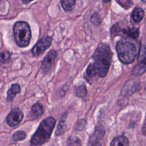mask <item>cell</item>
<instances>
[{"label": "cell", "instance_id": "cell-18", "mask_svg": "<svg viewBox=\"0 0 146 146\" xmlns=\"http://www.w3.org/2000/svg\"><path fill=\"white\" fill-rule=\"evenodd\" d=\"M67 146H81V141L78 137L71 136L67 140Z\"/></svg>", "mask_w": 146, "mask_h": 146}, {"label": "cell", "instance_id": "cell-16", "mask_svg": "<svg viewBox=\"0 0 146 146\" xmlns=\"http://www.w3.org/2000/svg\"><path fill=\"white\" fill-rule=\"evenodd\" d=\"M66 115H65L64 116L63 115V116L60 120V121L59 123V124L57 127V128L55 132V133L57 136L61 135L64 132L65 129L66 128Z\"/></svg>", "mask_w": 146, "mask_h": 146}, {"label": "cell", "instance_id": "cell-12", "mask_svg": "<svg viewBox=\"0 0 146 146\" xmlns=\"http://www.w3.org/2000/svg\"><path fill=\"white\" fill-rule=\"evenodd\" d=\"M144 16V11L140 7H135L132 13V18L136 22H140Z\"/></svg>", "mask_w": 146, "mask_h": 146}, {"label": "cell", "instance_id": "cell-23", "mask_svg": "<svg viewBox=\"0 0 146 146\" xmlns=\"http://www.w3.org/2000/svg\"><path fill=\"white\" fill-rule=\"evenodd\" d=\"M92 146H102L99 143H95V144H94Z\"/></svg>", "mask_w": 146, "mask_h": 146}, {"label": "cell", "instance_id": "cell-1", "mask_svg": "<svg viewBox=\"0 0 146 146\" xmlns=\"http://www.w3.org/2000/svg\"><path fill=\"white\" fill-rule=\"evenodd\" d=\"M112 53L107 43H100L92 55L94 60L91 63L96 75L100 77L106 76L111 65Z\"/></svg>", "mask_w": 146, "mask_h": 146}, {"label": "cell", "instance_id": "cell-4", "mask_svg": "<svg viewBox=\"0 0 146 146\" xmlns=\"http://www.w3.org/2000/svg\"><path fill=\"white\" fill-rule=\"evenodd\" d=\"M14 38L16 44L21 47L29 45L31 36L29 25L24 21H18L13 26Z\"/></svg>", "mask_w": 146, "mask_h": 146}, {"label": "cell", "instance_id": "cell-14", "mask_svg": "<svg viewBox=\"0 0 146 146\" xmlns=\"http://www.w3.org/2000/svg\"><path fill=\"white\" fill-rule=\"evenodd\" d=\"M31 112L33 116L35 117L40 116L43 112V106L39 103H36L31 107Z\"/></svg>", "mask_w": 146, "mask_h": 146}, {"label": "cell", "instance_id": "cell-10", "mask_svg": "<svg viewBox=\"0 0 146 146\" xmlns=\"http://www.w3.org/2000/svg\"><path fill=\"white\" fill-rule=\"evenodd\" d=\"M145 59H146V36H143L140 41L138 53V60L140 62Z\"/></svg>", "mask_w": 146, "mask_h": 146}, {"label": "cell", "instance_id": "cell-3", "mask_svg": "<svg viewBox=\"0 0 146 146\" xmlns=\"http://www.w3.org/2000/svg\"><path fill=\"white\" fill-rule=\"evenodd\" d=\"M116 49L119 60L124 64L132 63L137 55V50L135 44L124 39L117 43Z\"/></svg>", "mask_w": 146, "mask_h": 146}, {"label": "cell", "instance_id": "cell-19", "mask_svg": "<svg viewBox=\"0 0 146 146\" xmlns=\"http://www.w3.org/2000/svg\"><path fill=\"white\" fill-rule=\"evenodd\" d=\"M76 94L80 98H83L87 95V88L84 85H81L76 87L75 91Z\"/></svg>", "mask_w": 146, "mask_h": 146}, {"label": "cell", "instance_id": "cell-20", "mask_svg": "<svg viewBox=\"0 0 146 146\" xmlns=\"http://www.w3.org/2000/svg\"><path fill=\"white\" fill-rule=\"evenodd\" d=\"M26 135V133L22 131H18L13 133L12 139L14 141H20L25 139Z\"/></svg>", "mask_w": 146, "mask_h": 146}, {"label": "cell", "instance_id": "cell-17", "mask_svg": "<svg viewBox=\"0 0 146 146\" xmlns=\"http://www.w3.org/2000/svg\"><path fill=\"white\" fill-rule=\"evenodd\" d=\"M76 1L74 0L60 1V3L63 9L67 11H71L75 6Z\"/></svg>", "mask_w": 146, "mask_h": 146}, {"label": "cell", "instance_id": "cell-7", "mask_svg": "<svg viewBox=\"0 0 146 146\" xmlns=\"http://www.w3.org/2000/svg\"><path fill=\"white\" fill-rule=\"evenodd\" d=\"M140 88V82L136 79H131L127 82L121 90V94L124 96H129L137 91Z\"/></svg>", "mask_w": 146, "mask_h": 146}, {"label": "cell", "instance_id": "cell-11", "mask_svg": "<svg viewBox=\"0 0 146 146\" xmlns=\"http://www.w3.org/2000/svg\"><path fill=\"white\" fill-rule=\"evenodd\" d=\"M110 146H129V141L125 136H118L112 140Z\"/></svg>", "mask_w": 146, "mask_h": 146}, {"label": "cell", "instance_id": "cell-6", "mask_svg": "<svg viewBox=\"0 0 146 146\" xmlns=\"http://www.w3.org/2000/svg\"><path fill=\"white\" fill-rule=\"evenodd\" d=\"M57 55V51L54 50L50 51L46 55V56L43 60L40 66V70L43 72H47L51 68L54 63Z\"/></svg>", "mask_w": 146, "mask_h": 146}, {"label": "cell", "instance_id": "cell-8", "mask_svg": "<svg viewBox=\"0 0 146 146\" xmlns=\"http://www.w3.org/2000/svg\"><path fill=\"white\" fill-rule=\"evenodd\" d=\"M23 117V113L19 109H13L6 117L7 123L10 126H15L18 124Z\"/></svg>", "mask_w": 146, "mask_h": 146}, {"label": "cell", "instance_id": "cell-2", "mask_svg": "<svg viewBox=\"0 0 146 146\" xmlns=\"http://www.w3.org/2000/svg\"><path fill=\"white\" fill-rule=\"evenodd\" d=\"M55 122L53 117H48L43 120L31 139V145L39 146L47 141L51 135Z\"/></svg>", "mask_w": 146, "mask_h": 146}, {"label": "cell", "instance_id": "cell-5", "mask_svg": "<svg viewBox=\"0 0 146 146\" xmlns=\"http://www.w3.org/2000/svg\"><path fill=\"white\" fill-rule=\"evenodd\" d=\"M52 37L44 36L40 39L31 50V52L34 56H39L45 50L49 48L52 42Z\"/></svg>", "mask_w": 146, "mask_h": 146}, {"label": "cell", "instance_id": "cell-13", "mask_svg": "<svg viewBox=\"0 0 146 146\" xmlns=\"http://www.w3.org/2000/svg\"><path fill=\"white\" fill-rule=\"evenodd\" d=\"M146 71V59L140 62L134 67L132 73L133 75L138 76L143 74Z\"/></svg>", "mask_w": 146, "mask_h": 146}, {"label": "cell", "instance_id": "cell-9", "mask_svg": "<svg viewBox=\"0 0 146 146\" xmlns=\"http://www.w3.org/2000/svg\"><path fill=\"white\" fill-rule=\"evenodd\" d=\"M21 91V87L18 84H14L11 86V88L8 90L7 93V100L8 102L12 101L16 95Z\"/></svg>", "mask_w": 146, "mask_h": 146}, {"label": "cell", "instance_id": "cell-22", "mask_svg": "<svg viewBox=\"0 0 146 146\" xmlns=\"http://www.w3.org/2000/svg\"><path fill=\"white\" fill-rule=\"evenodd\" d=\"M10 59V54L7 51H4L1 54V62L6 63L8 62Z\"/></svg>", "mask_w": 146, "mask_h": 146}, {"label": "cell", "instance_id": "cell-21", "mask_svg": "<svg viewBox=\"0 0 146 146\" xmlns=\"http://www.w3.org/2000/svg\"><path fill=\"white\" fill-rule=\"evenodd\" d=\"M91 23L95 25V26H98L99 25L101 22H102V20L100 18V15L97 14V13H94L92 15L91 17Z\"/></svg>", "mask_w": 146, "mask_h": 146}, {"label": "cell", "instance_id": "cell-15", "mask_svg": "<svg viewBox=\"0 0 146 146\" xmlns=\"http://www.w3.org/2000/svg\"><path fill=\"white\" fill-rule=\"evenodd\" d=\"M122 32L127 36L133 38H137L139 35V31L136 27H127L123 29Z\"/></svg>", "mask_w": 146, "mask_h": 146}]
</instances>
